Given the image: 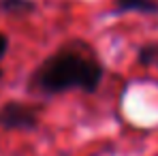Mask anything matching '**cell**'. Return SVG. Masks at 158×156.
Returning <instances> with one entry per match:
<instances>
[{
    "label": "cell",
    "instance_id": "6da1fadb",
    "mask_svg": "<svg viewBox=\"0 0 158 156\" xmlns=\"http://www.w3.org/2000/svg\"><path fill=\"white\" fill-rule=\"evenodd\" d=\"M103 66L88 56L64 49L49 56L32 75V83L45 94H60L66 90L96 92L103 81Z\"/></svg>",
    "mask_w": 158,
    "mask_h": 156
},
{
    "label": "cell",
    "instance_id": "8992f818",
    "mask_svg": "<svg viewBox=\"0 0 158 156\" xmlns=\"http://www.w3.org/2000/svg\"><path fill=\"white\" fill-rule=\"evenodd\" d=\"M6 49H9V39H6V36L0 32V60L6 56Z\"/></svg>",
    "mask_w": 158,
    "mask_h": 156
},
{
    "label": "cell",
    "instance_id": "52a82bcc",
    "mask_svg": "<svg viewBox=\"0 0 158 156\" xmlns=\"http://www.w3.org/2000/svg\"><path fill=\"white\" fill-rule=\"evenodd\" d=\"M0 77H2V71H0Z\"/></svg>",
    "mask_w": 158,
    "mask_h": 156
},
{
    "label": "cell",
    "instance_id": "3957f363",
    "mask_svg": "<svg viewBox=\"0 0 158 156\" xmlns=\"http://www.w3.org/2000/svg\"><path fill=\"white\" fill-rule=\"evenodd\" d=\"M115 9L120 13H126V11L158 13V2H154V0H115Z\"/></svg>",
    "mask_w": 158,
    "mask_h": 156
},
{
    "label": "cell",
    "instance_id": "7a4b0ae2",
    "mask_svg": "<svg viewBox=\"0 0 158 156\" xmlns=\"http://www.w3.org/2000/svg\"><path fill=\"white\" fill-rule=\"evenodd\" d=\"M0 126L4 130H34L39 126V113L24 103H4L0 107Z\"/></svg>",
    "mask_w": 158,
    "mask_h": 156
},
{
    "label": "cell",
    "instance_id": "277c9868",
    "mask_svg": "<svg viewBox=\"0 0 158 156\" xmlns=\"http://www.w3.org/2000/svg\"><path fill=\"white\" fill-rule=\"evenodd\" d=\"M36 9L32 0H0V13L2 15H28Z\"/></svg>",
    "mask_w": 158,
    "mask_h": 156
},
{
    "label": "cell",
    "instance_id": "5b68a950",
    "mask_svg": "<svg viewBox=\"0 0 158 156\" xmlns=\"http://www.w3.org/2000/svg\"><path fill=\"white\" fill-rule=\"evenodd\" d=\"M139 64L141 66H154L158 64V43H148L139 49V56H137Z\"/></svg>",
    "mask_w": 158,
    "mask_h": 156
}]
</instances>
